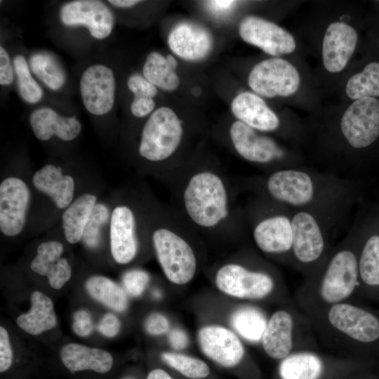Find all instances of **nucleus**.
<instances>
[{
	"label": "nucleus",
	"mask_w": 379,
	"mask_h": 379,
	"mask_svg": "<svg viewBox=\"0 0 379 379\" xmlns=\"http://www.w3.org/2000/svg\"><path fill=\"white\" fill-rule=\"evenodd\" d=\"M353 366L350 358L305 349L280 360L277 374L278 379H345L350 375Z\"/></svg>",
	"instance_id": "nucleus-11"
},
{
	"label": "nucleus",
	"mask_w": 379,
	"mask_h": 379,
	"mask_svg": "<svg viewBox=\"0 0 379 379\" xmlns=\"http://www.w3.org/2000/svg\"><path fill=\"white\" fill-rule=\"evenodd\" d=\"M357 39V33L351 26L342 22L330 24L322 46L325 68L331 72L343 70L354 51Z\"/></svg>",
	"instance_id": "nucleus-21"
},
{
	"label": "nucleus",
	"mask_w": 379,
	"mask_h": 379,
	"mask_svg": "<svg viewBox=\"0 0 379 379\" xmlns=\"http://www.w3.org/2000/svg\"><path fill=\"white\" fill-rule=\"evenodd\" d=\"M243 211L247 230L258 249L291 266L293 211L254 195Z\"/></svg>",
	"instance_id": "nucleus-6"
},
{
	"label": "nucleus",
	"mask_w": 379,
	"mask_h": 379,
	"mask_svg": "<svg viewBox=\"0 0 379 379\" xmlns=\"http://www.w3.org/2000/svg\"><path fill=\"white\" fill-rule=\"evenodd\" d=\"M93 321L91 314L84 310L77 311L74 315L72 328L79 336H87L93 330Z\"/></svg>",
	"instance_id": "nucleus-43"
},
{
	"label": "nucleus",
	"mask_w": 379,
	"mask_h": 379,
	"mask_svg": "<svg viewBox=\"0 0 379 379\" xmlns=\"http://www.w3.org/2000/svg\"><path fill=\"white\" fill-rule=\"evenodd\" d=\"M13 81V71L6 51L0 47V84L9 85Z\"/></svg>",
	"instance_id": "nucleus-45"
},
{
	"label": "nucleus",
	"mask_w": 379,
	"mask_h": 379,
	"mask_svg": "<svg viewBox=\"0 0 379 379\" xmlns=\"http://www.w3.org/2000/svg\"><path fill=\"white\" fill-rule=\"evenodd\" d=\"M213 38L204 27L192 22H182L170 32L168 44L176 55L188 61L205 58L213 48Z\"/></svg>",
	"instance_id": "nucleus-22"
},
{
	"label": "nucleus",
	"mask_w": 379,
	"mask_h": 379,
	"mask_svg": "<svg viewBox=\"0 0 379 379\" xmlns=\"http://www.w3.org/2000/svg\"><path fill=\"white\" fill-rule=\"evenodd\" d=\"M18 78V90L22 98L28 103H36L43 96V90L32 77L25 58L18 55L13 59Z\"/></svg>",
	"instance_id": "nucleus-37"
},
{
	"label": "nucleus",
	"mask_w": 379,
	"mask_h": 379,
	"mask_svg": "<svg viewBox=\"0 0 379 379\" xmlns=\"http://www.w3.org/2000/svg\"><path fill=\"white\" fill-rule=\"evenodd\" d=\"M29 64L34 74L49 88L56 91L64 85V70L51 54L34 53L30 57Z\"/></svg>",
	"instance_id": "nucleus-35"
},
{
	"label": "nucleus",
	"mask_w": 379,
	"mask_h": 379,
	"mask_svg": "<svg viewBox=\"0 0 379 379\" xmlns=\"http://www.w3.org/2000/svg\"><path fill=\"white\" fill-rule=\"evenodd\" d=\"M60 18L67 26H85L91 35L98 39L107 37L114 25L111 10L105 3L98 0L68 2L62 7Z\"/></svg>",
	"instance_id": "nucleus-18"
},
{
	"label": "nucleus",
	"mask_w": 379,
	"mask_h": 379,
	"mask_svg": "<svg viewBox=\"0 0 379 379\" xmlns=\"http://www.w3.org/2000/svg\"><path fill=\"white\" fill-rule=\"evenodd\" d=\"M183 122L171 108H158L142 127L138 151L140 157L156 166L163 178L180 166L176 159L183 144Z\"/></svg>",
	"instance_id": "nucleus-7"
},
{
	"label": "nucleus",
	"mask_w": 379,
	"mask_h": 379,
	"mask_svg": "<svg viewBox=\"0 0 379 379\" xmlns=\"http://www.w3.org/2000/svg\"><path fill=\"white\" fill-rule=\"evenodd\" d=\"M268 318L264 312L253 305H244L235 310L230 323L236 333L245 340L260 343Z\"/></svg>",
	"instance_id": "nucleus-30"
},
{
	"label": "nucleus",
	"mask_w": 379,
	"mask_h": 379,
	"mask_svg": "<svg viewBox=\"0 0 379 379\" xmlns=\"http://www.w3.org/2000/svg\"><path fill=\"white\" fill-rule=\"evenodd\" d=\"M358 270L359 284L379 286V234L369 236L359 249Z\"/></svg>",
	"instance_id": "nucleus-33"
},
{
	"label": "nucleus",
	"mask_w": 379,
	"mask_h": 379,
	"mask_svg": "<svg viewBox=\"0 0 379 379\" xmlns=\"http://www.w3.org/2000/svg\"><path fill=\"white\" fill-rule=\"evenodd\" d=\"M145 328L149 334L159 335L167 333L170 325L168 319L164 315L154 312L146 319Z\"/></svg>",
	"instance_id": "nucleus-41"
},
{
	"label": "nucleus",
	"mask_w": 379,
	"mask_h": 379,
	"mask_svg": "<svg viewBox=\"0 0 379 379\" xmlns=\"http://www.w3.org/2000/svg\"><path fill=\"white\" fill-rule=\"evenodd\" d=\"M340 131L354 149H363L373 144L379 136V100H356L344 112Z\"/></svg>",
	"instance_id": "nucleus-14"
},
{
	"label": "nucleus",
	"mask_w": 379,
	"mask_h": 379,
	"mask_svg": "<svg viewBox=\"0 0 379 379\" xmlns=\"http://www.w3.org/2000/svg\"><path fill=\"white\" fill-rule=\"evenodd\" d=\"M60 357L64 366L72 373L91 370L105 373L113 365V357L109 352L77 343H69L62 347Z\"/></svg>",
	"instance_id": "nucleus-27"
},
{
	"label": "nucleus",
	"mask_w": 379,
	"mask_h": 379,
	"mask_svg": "<svg viewBox=\"0 0 379 379\" xmlns=\"http://www.w3.org/2000/svg\"><path fill=\"white\" fill-rule=\"evenodd\" d=\"M335 221L311 211H293L291 267L304 279L314 275L331 252L328 231Z\"/></svg>",
	"instance_id": "nucleus-8"
},
{
	"label": "nucleus",
	"mask_w": 379,
	"mask_h": 379,
	"mask_svg": "<svg viewBox=\"0 0 379 379\" xmlns=\"http://www.w3.org/2000/svg\"><path fill=\"white\" fill-rule=\"evenodd\" d=\"M62 244L57 241H47L37 248L36 255L30 264L34 272L48 278L50 286L61 288L72 276V269L67 260L62 258Z\"/></svg>",
	"instance_id": "nucleus-24"
},
{
	"label": "nucleus",
	"mask_w": 379,
	"mask_h": 379,
	"mask_svg": "<svg viewBox=\"0 0 379 379\" xmlns=\"http://www.w3.org/2000/svg\"><path fill=\"white\" fill-rule=\"evenodd\" d=\"M150 277L145 270L133 269L122 276V283L126 292L133 297L140 296L145 290Z\"/></svg>",
	"instance_id": "nucleus-39"
},
{
	"label": "nucleus",
	"mask_w": 379,
	"mask_h": 379,
	"mask_svg": "<svg viewBox=\"0 0 379 379\" xmlns=\"http://www.w3.org/2000/svg\"><path fill=\"white\" fill-rule=\"evenodd\" d=\"M88 294L97 301L117 312H124L128 306L124 290L116 282L102 276H93L86 282Z\"/></svg>",
	"instance_id": "nucleus-31"
},
{
	"label": "nucleus",
	"mask_w": 379,
	"mask_h": 379,
	"mask_svg": "<svg viewBox=\"0 0 379 379\" xmlns=\"http://www.w3.org/2000/svg\"><path fill=\"white\" fill-rule=\"evenodd\" d=\"M29 124L35 136L41 140H48L55 135L65 141L75 139L81 131L79 121L74 117H62L49 107L33 111Z\"/></svg>",
	"instance_id": "nucleus-25"
},
{
	"label": "nucleus",
	"mask_w": 379,
	"mask_h": 379,
	"mask_svg": "<svg viewBox=\"0 0 379 379\" xmlns=\"http://www.w3.org/2000/svg\"><path fill=\"white\" fill-rule=\"evenodd\" d=\"M315 336L308 317L291 304L268 317L260 343L270 358L279 361L295 351L314 349Z\"/></svg>",
	"instance_id": "nucleus-9"
},
{
	"label": "nucleus",
	"mask_w": 379,
	"mask_h": 379,
	"mask_svg": "<svg viewBox=\"0 0 379 379\" xmlns=\"http://www.w3.org/2000/svg\"><path fill=\"white\" fill-rule=\"evenodd\" d=\"M121 324L119 319L112 313H107L98 325V331L103 335L112 338L117 335Z\"/></svg>",
	"instance_id": "nucleus-44"
},
{
	"label": "nucleus",
	"mask_w": 379,
	"mask_h": 379,
	"mask_svg": "<svg viewBox=\"0 0 379 379\" xmlns=\"http://www.w3.org/2000/svg\"><path fill=\"white\" fill-rule=\"evenodd\" d=\"M162 179L170 207L198 237L234 239L247 230L239 190L218 165L188 160Z\"/></svg>",
	"instance_id": "nucleus-1"
},
{
	"label": "nucleus",
	"mask_w": 379,
	"mask_h": 379,
	"mask_svg": "<svg viewBox=\"0 0 379 379\" xmlns=\"http://www.w3.org/2000/svg\"><path fill=\"white\" fill-rule=\"evenodd\" d=\"M162 361L170 368L190 379H204L210 374V368L203 360L184 354L165 352Z\"/></svg>",
	"instance_id": "nucleus-36"
},
{
	"label": "nucleus",
	"mask_w": 379,
	"mask_h": 379,
	"mask_svg": "<svg viewBox=\"0 0 379 379\" xmlns=\"http://www.w3.org/2000/svg\"><path fill=\"white\" fill-rule=\"evenodd\" d=\"M308 318L315 335L343 357L348 358L355 345L379 340V319L351 301L333 305Z\"/></svg>",
	"instance_id": "nucleus-5"
},
{
	"label": "nucleus",
	"mask_w": 379,
	"mask_h": 379,
	"mask_svg": "<svg viewBox=\"0 0 379 379\" xmlns=\"http://www.w3.org/2000/svg\"><path fill=\"white\" fill-rule=\"evenodd\" d=\"M206 6L208 9L218 15H222L227 13L234 4L233 1H206Z\"/></svg>",
	"instance_id": "nucleus-48"
},
{
	"label": "nucleus",
	"mask_w": 379,
	"mask_h": 379,
	"mask_svg": "<svg viewBox=\"0 0 379 379\" xmlns=\"http://www.w3.org/2000/svg\"><path fill=\"white\" fill-rule=\"evenodd\" d=\"M153 294H154V298H160L161 296V292L159 291H157V290L154 291Z\"/></svg>",
	"instance_id": "nucleus-51"
},
{
	"label": "nucleus",
	"mask_w": 379,
	"mask_h": 379,
	"mask_svg": "<svg viewBox=\"0 0 379 379\" xmlns=\"http://www.w3.org/2000/svg\"><path fill=\"white\" fill-rule=\"evenodd\" d=\"M125 379H132V378H125Z\"/></svg>",
	"instance_id": "nucleus-53"
},
{
	"label": "nucleus",
	"mask_w": 379,
	"mask_h": 379,
	"mask_svg": "<svg viewBox=\"0 0 379 379\" xmlns=\"http://www.w3.org/2000/svg\"><path fill=\"white\" fill-rule=\"evenodd\" d=\"M135 209L128 204L116 206L110 216V249L119 264L133 261L139 249V220Z\"/></svg>",
	"instance_id": "nucleus-15"
},
{
	"label": "nucleus",
	"mask_w": 379,
	"mask_h": 379,
	"mask_svg": "<svg viewBox=\"0 0 379 379\" xmlns=\"http://www.w3.org/2000/svg\"><path fill=\"white\" fill-rule=\"evenodd\" d=\"M300 82L296 68L287 60L279 58L258 63L248 76L251 88L267 98L291 95L298 91Z\"/></svg>",
	"instance_id": "nucleus-13"
},
{
	"label": "nucleus",
	"mask_w": 379,
	"mask_h": 379,
	"mask_svg": "<svg viewBox=\"0 0 379 379\" xmlns=\"http://www.w3.org/2000/svg\"><path fill=\"white\" fill-rule=\"evenodd\" d=\"M346 93L355 100L379 97V62H371L362 72L352 76L346 86Z\"/></svg>",
	"instance_id": "nucleus-34"
},
{
	"label": "nucleus",
	"mask_w": 379,
	"mask_h": 379,
	"mask_svg": "<svg viewBox=\"0 0 379 379\" xmlns=\"http://www.w3.org/2000/svg\"><path fill=\"white\" fill-rule=\"evenodd\" d=\"M146 379H174L168 372L161 368L151 371Z\"/></svg>",
	"instance_id": "nucleus-49"
},
{
	"label": "nucleus",
	"mask_w": 379,
	"mask_h": 379,
	"mask_svg": "<svg viewBox=\"0 0 379 379\" xmlns=\"http://www.w3.org/2000/svg\"><path fill=\"white\" fill-rule=\"evenodd\" d=\"M166 57L157 52L150 53L143 66V77L162 90L172 91L180 84V79Z\"/></svg>",
	"instance_id": "nucleus-32"
},
{
	"label": "nucleus",
	"mask_w": 379,
	"mask_h": 379,
	"mask_svg": "<svg viewBox=\"0 0 379 379\" xmlns=\"http://www.w3.org/2000/svg\"><path fill=\"white\" fill-rule=\"evenodd\" d=\"M168 341L171 346L175 350H181L187 347L189 338L187 333L179 328H174L168 334Z\"/></svg>",
	"instance_id": "nucleus-47"
},
{
	"label": "nucleus",
	"mask_w": 379,
	"mask_h": 379,
	"mask_svg": "<svg viewBox=\"0 0 379 379\" xmlns=\"http://www.w3.org/2000/svg\"><path fill=\"white\" fill-rule=\"evenodd\" d=\"M197 340L203 354L222 367L234 368L246 357V350L240 338L224 326L202 327L198 331Z\"/></svg>",
	"instance_id": "nucleus-16"
},
{
	"label": "nucleus",
	"mask_w": 379,
	"mask_h": 379,
	"mask_svg": "<svg viewBox=\"0 0 379 379\" xmlns=\"http://www.w3.org/2000/svg\"><path fill=\"white\" fill-rule=\"evenodd\" d=\"M155 107V102L152 98H133L131 105V111L133 116L144 117L150 114Z\"/></svg>",
	"instance_id": "nucleus-46"
},
{
	"label": "nucleus",
	"mask_w": 379,
	"mask_h": 379,
	"mask_svg": "<svg viewBox=\"0 0 379 379\" xmlns=\"http://www.w3.org/2000/svg\"><path fill=\"white\" fill-rule=\"evenodd\" d=\"M115 79L112 70L103 65L88 67L80 80V92L88 112L103 115L112 108L115 98Z\"/></svg>",
	"instance_id": "nucleus-20"
},
{
	"label": "nucleus",
	"mask_w": 379,
	"mask_h": 379,
	"mask_svg": "<svg viewBox=\"0 0 379 379\" xmlns=\"http://www.w3.org/2000/svg\"><path fill=\"white\" fill-rule=\"evenodd\" d=\"M241 38L267 54L279 56L295 49L293 36L277 24L259 17L248 15L239 26Z\"/></svg>",
	"instance_id": "nucleus-17"
},
{
	"label": "nucleus",
	"mask_w": 379,
	"mask_h": 379,
	"mask_svg": "<svg viewBox=\"0 0 379 379\" xmlns=\"http://www.w3.org/2000/svg\"><path fill=\"white\" fill-rule=\"evenodd\" d=\"M233 181L239 192H248L288 209L311 211L335 220L348 206L351 194L348 180L297 166Z\"/></svg>",
	"instance_id": "nucleus-2"
},
{
	"label": "nucleus",
	"mask_w": 379,
	"mask_h": 379,
	"mask_svg": "<svg viewBox=\"0 0 379 379\" xmlns=\"http://www.w3.org/2000/svg\"><path fill=\"white\" fill-rule=\"evenodd\" d=\"M237 120L228 129V138L235 152L264 173L291 167L286 151L272 138Z\"/></svg>",
	"instance_id": "nucleus-12"
},
{
	"label": "nucleus",
	"mask_w": 379,
	"mask_h": 379,
	"mask_svg": "<svg viewBox=\"0 0 379 379\" xmlns=\"http://www.w3.org/2000/svg\"><path fill=\"white\" fill-rule=\"evenodd\" d=\"M13 352L7 331L0 327V371H7L12 364Z\"/></svg>",
	"instance_id": "nucleus-42"
},
{
	"label": "nucleus",
	"mask_w": 379,
	"mask_h": 379,
	"mask_svg": "<svg viewBox=\"0 0 379 379\" xmlns=\"http://www.w3.org/2000/svg\"><path fill=\"white\" fill-rule=\"evenodd\" d=\"M30 192L16 177L5 178L0 185V230L8 237L19 234L25 225Z\"/></svg>",
	"instance_id": "nucleus-19"
},
{
	"label": "nucleus",
	"mask_w": 379,
	"mask_h": 379,
	"mask_svg": "<svg viewBox=\"0 0 379 379\" xmlns=\"http://www.w3.org/2000/svg\"><path fill=\"white\" fill-rule=\"evenodd\" d=\"M35 188L48 196L59 208H66L74 194V180L64 175L61 168L47 164L35 172L32 177Z\"/></svg>",
	"instance_id": "nucleus-26"
},
{
	"label": "nucleus",
	"mask_w": 379,
	"mask_h": 379,
	"mask_svg": "<svg viewBox=\"0 0 379 379\" xmlns=\"http://www.w3.org/2000/svg\"><path fill=\"white\" fill-rule=\"evenodd\" d=\"M231 109L239 121L256 131L273 132L280 126L277 114L255 93H239L232 100Z\"/></svg>",
	"instance_id": "nucleus-23"
},
{
	"label": "nucleus",
	"mask_w": 379,
	"mask_h": 379,
	"mask_svg": "<svg viewBox=\"0 0 379 379\" xmlns=\"http://www.w3.org/2000/svg\"><path fill=\"white\" fill-rule=\"evenodd\" d=\"M31 302L30 310L17 318L18 326L33 335L53 328L56 326L57 319L51 298L36 291L31 295Z\"/></svg>",
	"instance_id": "nucleus-28"
},
{
	"label": "nucleus",
	"mask_w": 379,
	"mask_h": 379,
	"mask_svg": "<svg viewBox=\"0 0 379 379\" xmlns=\"http://www.w3.org/2000/svg\"><path fill=\"white\" fill-rule=\"evenodd\" d=\"M129 90L133 93L134 98L153 99L157 94V87L147 81L144 77L134 74L129 77L127 81Z\"/></svg>",
	"instance_id": "nucleus-40"
},
{
	"label": "nucleus",
	"mask_w": 379,
	"mask_h": 379,
	"mask_svg": "<svg viewBox=\"0 0 379 379\" xmlns=\"http://www.w3.org/2000/svg\"><path fill=\"white\" fill-rule=\"evenodd\" d=\"M244 261H230L215 270V284L223 293L246 300H262L284 290L278 274L264 265Z\"/></svg>",
	"instance_id": "nucleus-10"
},
{
	"label": "nucleus",
	"mask_w": 379,
	"mask_h": 379,
	"mask_svg": "<svg viewBox=\"0 0 379 379\" xmlns=\"http://www.w3.org/2000/svg\"><path fill=\"white\" fill-rule=\"evenodd\" d=\"M108 219L107 207L102 204H96L86 225L82 237L84 244L88 248H95L98 246L101 230Z\"/></svg>",
	"instance_id": "nucleus-38"
},
{
	"label": "nucleus",
	"mask_w": 379,
	"mask_h": 379,
	"mask_svg": "<svg viewBox=\"0 0 379 379\" xmlns=\"http://www.w3.org/2000/svg\"><path fill=\"white\" fill-rule=\"evenodd\" d=\"M140 2L138 0H109V3L118 8H129Z\"/></svg>",
	"instance_id": "nucleus-50"
},
{
	"label": "nucleus",
	"mask_w": 379,
	"mask_h": 379,
	"mask_svg": "<svg viewBox=\"0 0 379 379\" xmlns=\"http://www.w3.org/2000/svg\"><path fill=\"white\" fill-rule=\"evenodd\" d=\"M151 222L152 246L165 277L176 285L189 283L199 266L194 246L198 237L170 206H159Z\"/></svg>",
	"instance_id": "nucleus-4"
},
{
	"label": "nucleus",
	"mask_w": 379,
	"mask_h": 379,
	"mask_svg": "<svg viewBox=\"0 0 379 379\" xmlns=\"http://www.w3.org/2000/svg\"><path fill=\"white\" fill-rule=\"evenodd\" d=\"M95 195L85 193L78 197L65 210L62 224L65 237L70 244L82 239L83 234L96 203Z\"/></svg>",
	"instance_id": "nucleus-29"
},
{
	"label": "nucleus",
	"mask_w": 379,
	"mask_h": 379,
	"mask_svg": "<svg viewBox=\"0 0 379 379\" xmlns=\"http://www.w3.org/2000/svg\"><path fill=\"white\" fill-rule=\"evenodd\" d=\"M356 241L347 234L331 249L321 268L304 279L295 293L298 309L308 317L333 305L350 301L359 286Z\"/></svg>",
	"instance_id": "nucleus-3"
},
{
	"label": "nucleus",
	"mask_w": 379,
	"mask_h": 379,
	"mask_svg": "<svg viewBox=\"0 0 379 379\" xmlns=\"http://www.w3.org/2000/svg\"><path fill=\"white\" fill-rule=\"evenodd\" d=\"M345 379H351V378H350V375H349L348 377H347V378H345Z\"/></svg>",
	"instance_id": "nucleus-52"
}]
</instances>
